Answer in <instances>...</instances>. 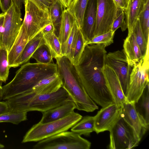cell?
<instances>
[{"mask_svg": "<svg viewBox=\"0 0 149 149\" xmlns=\"http://www.w3.org/2000/svg\"><path fill=\"white\" fill-rule=\"evenodd\" d=\"M109 132V149H132L139 143L132 130L121 117Z\"/></svg>", "mask_w": 149, "mask_h": 149, "instance_id": "9c48e42d", "label": "cell"}, {"mask_svg": "<svg viewBox=\"0 0 149 149\" xmlns=\"http://www.w3.org/2000/svg\"><path fill=\"white\" fill-rule=\"evenodd\" d=\"M134 105L136 111L149 124V84Z\"/></svg>", "mask_w": 149, "mask_h": 149, "instance_id": "83f0119b", "label": "cell"}, {"mask_svg": "<svg viewBox=\"0 0 149 149\" xmlns=\"http://www.w3.org/2000/svg\"><path fill=\"white\" fill-rule=\"evenodd\" d=\"M130 0H113L118 8L123 10L124 11L127 8Z\"/></svg>", "mask_w": 149, "mask_h": 149, "instance_id": "ab89813d", "label": "cell"}, {"mask_svg": "<svg viewBox=\"0 0 149 149\" xmlns=\"http://www.w3.org/2000/svg\"><path fill=\"white\" fill-rule=\"evenodd\" d=\"M82 116L74 111L61 119L33 125L24 136L22 143L39 141L61 132L67 131L79 121Z\"/></svg>", "mask_w": 149, "mask_h": 149, "instance_id": "5b68a950", "label": "cell"}, {"mask_svg": "<svg viewBox=\"0 0 149 149\" xmlns=\"http://www.w3.org/2000/svg\"><path fill=\"white\" fill-rule=\"evenodd\" d=\"M141 28L146 41H149V0H147L138 17Z\"/></svg>", "mask_w": 149, "mask_h": 149, "instance_id": "1f68e13d", "label": "cell"}, {"mask_svg": "<svg viewBox=\"0 0 149 149\" xmlns=\"http://www.w3.org/2000/svg\"><path fill=\"white\" fill-rule=\"evenodd\" d=\"M91 143L81 135L65 131L38 141L33 149H89Z\"/></svg>", "mask_w": 149, "mask_h": 149, "instance_id": "8992f818", "label": "cell"}, {"mask_svg": "<svg viewBox=\"0 0 149 149\" xmlns=\"http://www.w3.org/2000/svg\"><path fill=\"white\" fill-rule=\"evenodd\" d=\"M123 47V50L132 68L143 58L133 32L125 39Z\"/></svg>", "mask_w": 149, "mask_h": 149, "instance_id": "44dd1931", "label": "cell"}, {"mask_svg": "<svg viewBox=\"0 0 149 149\" xmlns=\"http://www.w3.org/2000/svg\"><path fill=\"white\" fill-rule=\"evenodd\" d=\"M57 64L27 62L21 66L10 82L2 86L1 100H7L31 91L39 81L57 73Z\"/></svg>", "mask_w": 149, "mask_h": 149, "instance_id": "7a4b0ae2", "label": "cell"}, {"mask_svg": "<svg viewBox=\"0 0 149 149\" xmlns=\"http://www.w3.org/2000/svg\"><path fill=\"white\" fill-rule=\"evenodd\" d=\"M122 109L114 103L102 107L94 116V131L97 134L109 131L121 117Z\"/></svg>", "mask_w": 149, "mask_h": 149, "instance_id": "5bb4252c", "label": "cell"}, {"mask_svg": "<svg viewBox=\"0 0 149 149\" xmlns=\"http://www.w3.org/2000/svg\"><path fill=\"white\" fill-rule=\"evenodd\" d=\"M43 44L44 41L41 31L26 44L22 55L20 65L28 62L36 50Z\"/></svg>", "mask_w": 149, "mask_h": 149, "instance_id": "603a6c76", "label": "cell"}, {"mask_svg": "<svg viewBox=\"0 0 149 149\" xmlns=\"http://www.w3.org/2000/svg\"><path fill=\"white\" fill-rule=\"evenodd\" d=\"M97 0H88L84 14L81 27L80 29L85 44L94 37L97 18Z\"/></svg>", "mask_w": 149, "mask_h": 149, "instance_id": "2e32d148", "label": "cell"}, {"mask_svg": "<svg viewBox=\"0 0 149 149\" xmlns=\"http://www.w3.org/2000/svg\"><path fill=\"white\" fill-rule=\"evenodd\" d=\"M118 8L113 0H97L94 37L111 30Z\"/></svg>", "mask_w": 149, "mask_h": 149, "instance_id": "7c38bea8", "label": "cell"}, {"mask_svg": "<svg viewBox=\"0 0 149 149\" xmlns=\"http://www.w3.org/2000/svg\"><path fill=\"white\" fill-rule=\"evenodd\" d=\"M31 57L37 63L42 64L50 63L53 58L48 48L45 44L40 45L36 50Z\"/></svg>", "mask_w": 149, "mask_h": 149, "instance_id": "d6a6232c", "label": "cell"}, {"mask_svg": "<svg viewBox=\"0 0 149 149\" xmlns=\"http://www.w3.org/2000/svg\"><path fill=\"white\" fill-rule=\"evenodd\" d=\"M1 100V98H0V101Z\"/></svg>", "mask_w": 149, "mask_h": 149, "instance_id": "7dc6e473", "label": "cell"}, {"mask_svg": "<svg viewBox=\"0 0 149 149\" xmlns=\"http://www.w3.org/2000/svg\"><path fill=\"white\" fill-rule=\"evenodd\" d=\"M5 14L1 46L8 52L19 34L22 19L21 9L13 3Z\"/></svg>", "mask_w": 149, "mask_h": 149, "instance_id": "30bf717a", "label": "cell"}, {"mask_svg": "<svg viewBox=\"0 0 149 149\" xmlns=\"http://www.w3.org/2000/svg\"><path fill=\"white\" fill-rule=\"evenodd\" d=\"M146 0H130L127 8L124 11L128 31V35L133 32L139 16L143 8Z\"/></svg>", "mask_w": 149, "mask_h": 149, "instance_id": "ffe728a7", "label": "cell"}, {"mask_svg": "<svg viewBox=\"0 0 149 149\" xmlns=\"http://www.w3.org/2000/svg\"><path fill=\"white\" fill-rule=\"evenodd\" d=\"M42 33L44 44L48 48L53 58L56 59L63 56L61 43L54 32Z\"/></svg>", "mask_w": 149, "mask_h": 149, "instance_id": "cb8c5ba5", "label": "cell"}, {"mask_svg": "<svg viewBox=\"0 0 149 149\" xmlns=\"http://www.w3.org/2000/svg\"><path fill=\"white\" fill-rule=\"evenodd\" d=\"M6 101L10 111H37L42 113L72 100L67 91L62 87L54 93L47 94H37L31 90Z\"/></svg>", "mask_w": 149, "mask_h": 149, "instance_id": "3957f363", "label": "cell"}, {"mask_svg": "<svg viewBox=\"0 0 149 149\" xmlns=\"http://www.w3.org/2000/svg\"><path fill=\"white\" fill-rule=\"evenodd\" d=\"M105 47L101 44L86 45L78 64L74 66L87 93L102 107L114 103L102 72Z\"/></svg>", "mask_w": 149, "mask_h": 149, "instance_id": "6da1fadb", "label": "cell"}, {"mask_svg": "<svg viewBox=\"0 0 149 149\" xmlns=\"http://www.w3.org/2000/svg\"><path fill=\"white\" fill-rule=\"evenodd\" d=\"M114 34L111 31L94 37L87 45L101 44L106 47L113 43Z\"/></svg>", "mask_w": 149, "mask_h": 149, "instance_id": "d590c367", "label": "cell"}, {"mask_svg": "<svg viewBox=\"0 0 149 149\" xmlns=\"http://www.w3.org/2000/svg\"><path fill=\"white\" fill-rule=\"evenodd\" d=\"M8 51L0 46V82L5 83L7 80L10 68L8 58Z\"/></svg>", "mask_w": 149, "mask_h": 149, "instance_id": "4dcf8cb0", "label": "cell"}, {"mask_svg": "<svg viewBox=\"0 0 149 149\" xmlns=\"http://www.w3.org/2000/svg\"><path fill=\"white\" fill-rule=\"evenodd\" d=\"M62 86V82L58 72L41 80L31 90L38 94H50L57 91Z\"/></svg>", "mask_w": 149, "mask_h": 149, "instance_id": "d6986e66", "label": "cell"}, {"mask_svg": "<svg viewBox=\"0 0 149 149\" xmlns=\"http://www.w3.org/2000/svg\"><path fill=\"white\" fill-rule=\"evenodd\" d=\"M125 15L124 11L122 9L118 8L116 17L113 23L111 31L115 33L118 28H120L123 31H125L127 29L126 22L124 20Z\"/></svg>", "mask_w": 149, "mask_h": 149, "instance_id": "8d00e7d4", "label": "cell"}, {"mask_svg": "<svg viewBox=\"0 0 149 149\" xmlns=\"http://www.w3.org/2000/svg\"><path fill=\"white\" fill-rule=\"evenodd\" d=\"M24 3L25 14L21 28L29 40L52 23L49 10L40 8L29 0H25Z\"/></svg>", "mask_w": 149, "mask_h": 149, "instance_id": "52a82bcc", "label": "cell"}, {"mask_svg": "<svg viewBox=\"0 0 149 149\" xmlns=\"http://www.w3.org/2000/svg\"><path fill=\"white\" fill-rule=\"evenodd\" d=\"M102 72L114 103L119 108L122 109L126 98L117 74L112 68L106 64L103 67Z\"/></svg>", "mask_w": 149, "mask_h": 149, "instance_id": "9a60e30c", "label": "cell"}, {"mask_svg": "<svg viewBox=\"0 0 149 149\" xmlns=\"http://www.w3.org/2000/svg\"><path fill=\"white\" fill-rule=\"evenodd\" d=\"M41 31L43 33H47L53 32H54V29L53 25L51 23L47 25Z\"/></svg>", "mask_w": 149, "mask_h": 149, "instance_id": "7bdbcfd3", "label": "cell"}, {"mask_svg": "<svg viewBox=\"0 0 149 149\" xmlns=\"http://www.w3.org/2000/svg\"><path fill=\"white\" fill-rule=\"evenodd\" d=\"M76 20L66 9L63 10L58 38L61 43L62 53L65 45Z\"/></svg>", "mask_w": 149, "mask_h": 149, "instance_id": "7402d4cb", "label": "cell"}, {"mask_svg": "<svg viewBox=\"0 0 149 149\" xmlns=\"http://www.w3.org/2000/svg\"><path fill=\"white\" fill-rule=\"evenodd\" d=\"M13 3L17 7L21 9L22 4L25 0H12ZM40 8L49 10L50 5L54 0H29Z\"/></svg>", "mask_w": 149, "mask_h": 149, "instance_id": "74e56055", "label": "cell"}, {"mask_svg": "<svg viewBox=\"0 0 149 149\" xmlns=\"http://www.w3.org/2000/svg\"><path fill=\"white\" fill-rule=\"evenodd\" d=\"M58 72L62 82V87L68 92L75 103L76 109L92 112L98 107L89 96L81 83L74 66L65 56L56 59Z\"/></svg>", "mask_w": 149, "mask_h": 149, "instance_id": "277c9868", "label": "cell"}, {"mask_svg": "<svg viewBox=\"0 0 149 149\" xmlns=\"http://www.w3.org/2000/svg\"><path fill=\"white\" fill-rule=\"evenodd\" d=\"M5 13H0V46H2V38L4 30Z\"/></svg>", "mask_w": 149, "mask_h": 149, "instance_id": "60d3db41", "label": "cell"}, {"mask_svg": "<svg viewBox=\"0 0 149 149\" xmlns=\"http://www.w3.org/2000/svg\"><path fill=\"white\" fill-rule=\"evenodd\" d=\"M76 106L73 101L65 103L42 112V116L39 122L45 123L63 118L74 111Z\"/></svg>", "mask_w": 149, "mask_h": 149, "instance_id": "ac0fdd59", "label": "cell"}, {"mask_svg": "<svg viewBox=\"0 0 149 149\" xmlns=\"http://www.w3.org/2000/svg\"><path fill=\"white\" fill-rule=\"evenodd\" d=\"M149 60L143 58L134 66L130 75L126 100L135 103L149 84Z\"/></svg>", "mask_w": 149, "mask_h": 149, "instance_id": "ba28073f", "label": "cell"}, {"mask_svg": "<svg viewBox=\"0 0 149 149\" xmlns=\"http://www.w3.org/2000/svg\"><path fill=\"white\" fill-rule=\"evenodd\" d=\"M79 28L76 22L75 21L66 42L62 52L63 56L68 58L70 61L71 60L73 46Z\"/></svg>", "mask_w": 149, "mask_h": 149, "instance_id": "e575fe53", "label": "cell"}, {"mask_svg": "<svg viewBox=\"0 0 149 149\" xmlns=\"http://www.w3.org/2000/svg\"><path fill=\"white\" fill-rule=\"evenodd\" d=\"M88 0H72L66 9L74 17L79 29L82 26L84 14Z\"/></svg>", "mask_w": 149, "mask_h": 149, "instance_id": "484cf974", "label": "cell"}, {"mask_svg": "<svg viewBox=\"0 0 149 149\" xmlns=\"http://www.w3.org/2000/svg\"><path fill=\"white\" fill-rule=\"evenodd\" d=\"M94 117L86 116L81 119L71 128V131L80 135L88 136L94 131Z\"/></svg>", "mask_w": 149, "mask_h": 149, "instance_id": "d4e9b609", "label": "cell"}, {"mask_svg": "<svg viewBox=\"0 0 149 149\" xmlns=\"http://www.w3.org/2000/svg\"><path fill=\"white\" fill-rule=\"evenodd\" d=\"M9 111H10L9 107L6 101H0V115Z\"/></svg>", "mask_w": 149, "mask_h": 149, "instance_id": "b9f144b4", "label": "cell"}, {"mask_svg": "<svg viewBox=\"0 0 149 149\" xmlns=\"http://www.w3.org/2000/svg\"><path fill=\"white\" fill-rule=\"evenodd\" d=\"M133 32L134 35L136 42L144 58L147 51L149 49V41L147 42L145 39L138 19L134 27Z\"/></svg>", "mask_w": 149, "mask_h": 149, "instance_id": "f546056e", "label": "cell"}, {"mask_svg": "<svg viewBox=\"0 0 149 149\" xmlns=\"http://www.w3.org/2000/svg\"><path fill=\"white\" fill-rule=\"evenodd\" d=\"M2 86H1V85H0V95H1V90H2Z\"/></svg>", "mask_w": 149, "mask_h": 149, "instance_id": "bcb514c9", "label": "cell"}, {"mask_svg": "<svg viewBox=\"0 0 149 149\" xmlns=\"http://www.w3.org/2000/svg\"><path fill=\"white\" fill-rule=\"evenodd\" d=\"M27 112H15L9 111L0 115V123L8 122L17 125L27 119Z\"/></svg>", "mask_w": 149, "mask_h": 149, "instance_id": "836d02e7", "label": "cell"}, {"mask_svg": "<svg viewBox=\"0 0 149 149\" xmlns=\"http://www.w3.org/2000/svg\"><path fill=\"white\" fill-rule=\"evenodd\" d=\"M5 146L4 145L0 143V149L3 148Z\"/></svg>", "mask_w": 149, "mask_h": 149, "instance_id": "f6af8a7d", "label": "cell"}, {"mask_svg": "<svg viewBox=\"0 0 149 149\" xmlns=\"http://www.w3.org/2000/svg\"><path fill=\"white\" fill-rule=\"evenodd\" d=\"M60 2L63 7L66 9L69 6L72 0H58Z\"/></svg>", "mask_w": 149, "mask_h": 149, "instance_id": "ee69618b", "label": "cell"}, {"mask_svg": "<svg viewBox=\"0 0 149 149\" xmlns=\"http://www.w3.org/2000/svg\"><path fill=\"white\" fill-rule=\"evenodd\" d=\"M63 8L58 0H54L49 8V15L51 23L54 28V33L58 37L59 33Z\"/></svg>", "mask_w": 149, "mask_h": 149, "instance_id": "4316f807", "label": "cell"}, {"mask_svg": "<svg viewBox=\"0 0 149 149\" xmlns=\"http://www.w3.org/2000/svg\"><path fill=\"white\" fill-rule=\"evenodd\" d=\"M104 63L105 64L112 68L115 72L126 97L132 68L130 65L123 50L107 54L105 57Z\"/></svg>", "mask_w": 149, "mask_h": 149, "instance_id": "8fae6325", "label": "cell"}, {"mask_svg": "<svg viewBox=\"0 0 149 149\" xmlns=\"http://www.w3.org/2000/svg\"><path fill=\"white\" fill-rule=\"evenodd\" d=\"M29 41L26 33L21 28L15 41L8 53V61L10 68H15L20 65L22 52Z\"/></svg>", "mask_w": 149, "mask_h": 149, "instance_id": "e0dca14e", "label": "cell"}, {"mask_svg": "<svg viewBox=\"0 0 149 149\" xmlns=\"http://www.w3.org/2000/svg\"><path fill=\"white\" fill-rule=\"evenodd\" d=\"M134 104L126 101L122 109L121 117L132 129L139 143L148 130L149 124L136 111Z\"/></svg>", "mask_w": 149, "mask_h": 149, "instance_id": "4fadbf2b", "label": "cell"}, {"mask_svg": "<svg viewBox=\"0 0 149 149\" xmlns=\"http://www.w3.org/2000/svg\"><path fill=\"white\" fill-rule=\"evenodd\" d=\"M86 45L82 34L79 28L77 33L70 61L74 66L78 64Z\"/></svg>", "mask_w": 149, "mask_h": 149, "instance_id": "f1b7e54d", "label": "cell"}, {"mask_svg": "<svg viewBox=\"0 0 149 149\" xmlns=\"http://www.w3.org/2000/svg\"><path fill=\"white\" fill-rule=\"evenodd\" d=\"M13 3L12 0H0V8L3 13H5Z\"/></svg>", "mask_w": 149, "mask_h": 149, "instance_id": "f35d334b", "label": "cell"}]
</instances>
